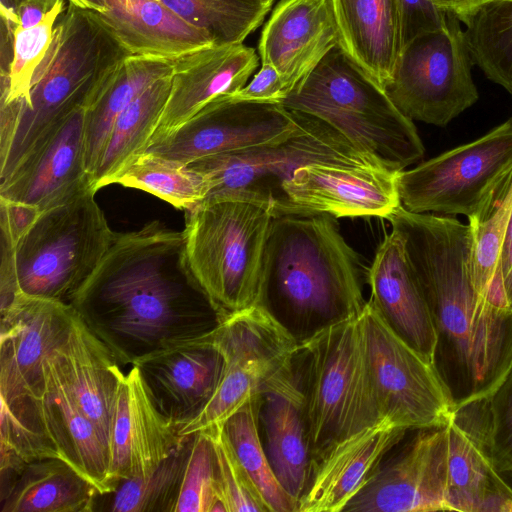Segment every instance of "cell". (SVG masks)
<instances>
[{"label":"cell","mask_w":512,"mask_h":512,"mask_svg":"<svg viewBox=\"0 0 512 512\" xmlns=\"http://www.w3.org/2000/svg\"><path fill=\"white\" fill-rule=\"evenodd\" d=\"M70 305L120 365L201 337L223 320L191 270L183 231L159 221L115 233Z\"/></svg>","instance_id":"1"},{"label":"cell","mask_w":512,"mask_h":512,"mask_svg":"<svg viewBox=\"0 0 512 512\" xmlns=\"http://www.w3.org/2000/svg\"><path fill=\"white\" fill-rule=\"evenodd\" d=\"M387 220L427 303L436 333L432 365L454 409L491 395L512 374V311L475 290L471 226L402 205Z\"/></svg>","instance_id":"2"},{"label":"cell","mask_w":512,"mask_h":512,"mask_svg":"<svg viewBox=\"0 0 512 512\" xmlns=\"http://www.w3.org/2000/svg\"><path fill=\"white\" fill-rule=\"evenodd\" d=\"M335 219L329 214L273 217L261 262L258 305L279 320L316 331L361 314L367 301L360 262Z\"/></svg>","instance_id":"3"},{"label":"cell","mask_w":512,"mask_h":512,"mask_svg":"<svg viewBox=\"0 0 512 512\" xmlns=\"http://www.w3.org/2000/svg\"><path fill=\"white\" fill-rule=\"evenodd\" d=\"M128 56L86 10L68 3L33 74L29 103L0 100L14 119L10 144L0 155V181L11 175L54 125L76 109L92 106Z\"/></svg>","instance_id":"4"},{"label":"cell","mask_w":512,"mask_h":512,"mask_svg":"<svg viewBox=\"0 0 512 512\" xmlns=\"http://www.w3.org/2000/svg\"><path fill=\"white\" fill-rule=\"evenodd\" d=\"M280 105L330 124L391 171L405 170L424 155L413 120L339 45Z\"/></svg>","instance_id":"5"},{"label":"cell","mask_w":512,"mask_h":512,"mask_svg":"<svg viewBox=\"0 0 512 512\" xmlns=\"http://www.w3.org/2000/svg\"><path fill=\"white\" fill-rule=\"evenodd\" d=\"M305 359V413L311 464L382 417L360 315L321 327L299 341ZM310 464V467H311Z\"/></svg>","instance_id":"6"},{"label":"cell","mask_w":512,"mask_h":512,"mask_svg":"<svg viewBox=\"0 0 512 512\" xmlns=\"http://www.w3.org/2000/svg\"><path fill=\"white\" fill-rule=\"evenodd\" d=\"M273 217L266 205L240 198L185 211L189 265L223 319L259 303L261 262Z\"/></svg>","instance_id":"7"},{"label":"cell","mask_w":512,"mask_h":512,"mask_svg":"<svg viewBox=\"0 0 512 512\" xmlns=\"http://www.w3.org/2000/svg\"><path fill=\"white\" fill-rule=\"evenodd\" d=\"M204 337L222 356V373L212 397L179 429L180 436L223 425L246 404L298 385L293 367L299 341L266 307L232 313Z\"/></svg>","instance_id":"8"},{"label":"cell","mask_w":512,"mask_h":512,"mask_svg":"<svg viewBox=\"0 0 512 512\" xmlns=\"http://www.w3.org/2000/svg\"><path fill=\"white\" fill-rule=\"evenodd\" d=\"M89 186L43 210L15 248L19 293L70 304L99 266L115 232Z\"/></svg>","instance_id":"9"},{"label":"cell","mask_w":512,"mask_h":512,"mask_svg":"<svg viewBox=\"0 0 512 512\" xmlns=\"http://www.w3.org/2000/svg\"><path fill=\"white\" fill-rule=\"evenodd\" d=\"M298 113V128L280 141L188 163L187 166L204 174L209 181L210 190L201 203L240 198L271 209L281 184L298 167L311 163L388 169L330 124Z\"/></svg>","instance_id":"10"},{"label":"cell","mask_w":512,"mask_h":512,"mask_svg":"<svg viewBox=\"0 0 512 512\" xmlns=\"http://www.w3.org/2000/svg\"><path fill=\"white\" fill-rule=\"evenodd\" d=\"M512 179V118L482 137L398 173L401 205L480 221Z\"/></svg>","instance_id":"11"},{"label":"cell","mask_w":512,"mask_h":512,"mask_svg":"<svg viewBox=\"0 0 512 512\" xmlns=\"http://www.w3.org/2000/svg\"><path fill=\"white\" fill-rule=\"evenodd\" d=\"M459 22L447 13L444 28L415 38L401 51L384 90L413 121L446 126L479 98Z\"/></svg>","instance_id":"12"},{"label":"cell","mask_w":512,"mask_h":512,"mask_svg":"<svg viewBox=\"0 0 512 512\" xmlns=\"http://www.w3.org/2000/svg\"><path fill=\"white\" fill-rule=\"evenodd\" d=\"M360 320L382 417L405 429L447 425L454 406L433 365L397 335L369 301Z\"/></svg>","instance_id":"13"},{"label":"cell","mask_w":512,"mask_h":512,"mask_svg":"<svg viewBox=\"0 0 512 512\" xmlns=\"http://www.w3.org/2000/svg\"><path fill=\"white\" fill-rule=\"evenodd\" d=\"M348 512L448 511V424L408 429Z\"/></svg>","instance_id":"14"},{"label":"cell","mask_w":512,"mask_h":512,"mask_svg":"<svg viewBox=\"0 0 512 512\" xmlns=\"http://www.w3.org/2000/svg\"><path fill=\"white\" fill-rule=\"evenodd\" d=\"M299 120L297 111L280 104L235 101L225 94L144 152L187 165L200 158L280 141L298 128Z\"/></svg>","instance_id":"15"},{"label":"cell","mask_w":512,"mask_h":512,"mask_svg":"<svg viewBox=\"0 0 512 512\" xmlns=\"http://www.w3.org/2000/svg\"><path fill=\"white\" fill-rule=\"evenodd\" d=\"M0 314L1 405H32L44 393V360L66 338L75 310L20 293Z\"/></svg>","instance_id":"16"},{"label":"cell","mask_w":512,"mask_h":512,"mask_svg":"<svg viewBox=\"0 0 512 512\" xmlns=\"http://www.w3.org/2000/svg\"><path fill=\"white\" fill-rule=\"evenodd\" d=\"M398 173L332 163L306 164L281 184L271 211L273 216L329 214L335 218L388 219L401 206Z\"/></svg>","instance_id":"17"},{"label":"cell","mask_w":512,"mask_h":512,"mask_svg":"<svg viewBox=\"0 0 512 512\" xmlns=\"http://www.w3.org/2000/svg\"><path fill=\"white\" fill-rule=\"evenodd\" d=\"M85 120L86 108H79L54 125L11 175L0 181V198L43 211L91 186L85 160Z\"/></svg>","instance_id":"18"},{"label":"cell","mask_w":512,"mask_h":512,"mask_svg":"<svg viewBox=\"0 0 512 512\" xmlns=\"http://www.w3.org/2000/svg\"><path fill=\"white\" fill-rule=\"evenodd\" d=\"M448 429V511L512 512V479L489 446L486 397L455 408Z\"/></svg>","instance_id":"19"},{"label":"cell","mask_w":512,"mask_h":512,"mask_svg":"<svg viewBox=\"0 0 512 512\" xmlns=\"http://www.w3.org/2000/svg\"><path fill=\"white\" fill-rule=\"evenodd\" d=\"M132 366L157 410L179 431L212 397L223 359L203 335L141 357Z\"/></svg>","instance_id":"20"},{"label":"cell","mask_w":512,"mask_h":512,"mask_svg":"<svg viewBox=\"0 0 512 512\" xmlns=\"http://www.w3.org/2000/svg\"><path fill=\"white\" fill-rule=\"evenodd\" d=\"M259 62L255 49L244 43L213 44L175 58L170 92L148 146L172 133L213 99L244 87Z\"/></svg>","instance_id":"21"},{"label":"cell","mask_w":512,"mask_h":512,"mask_svg":"<svg viewBox=\"0 0 512 512\" xmlns=\"http://www.w3.org/2000/svg\"><path fill=\"white\" fill-rule=\"evenodd\" d=\"M184 438L157 410L132 366L118 388L110 426L109 474L114 489L120 480L151 473Z\"/></svg>","instance_id":"22"},{"label":"cell","mask_w":512,"mask_h":512,"mask_svg":"<svg viewBox=\"0 0 512 512\" xmlns=\"http://www.w3.org/2000/svg\"><path fill=\"white\" fill-rule=\"evenodd\" d=\"M337 45L332 0H280L262 29L258 55L276 68L290 94Z\"/></svg>","instance_id":"23"},{"label":"cell","mask_w":512,"mask_h":512,"mask_svg":"<svg viewBox=\"0 0 512 512\" xmlns=\"http://www.w3.org/2000/svg\"><path fill=\"white\" fill-rule=\"evenodd\" d=\"M407 430L384 417L332 446L311 464L297 512L344 511Z\"/></svg>","instance_id":"24"},{"label":"cell","mask_w":512,"mask_h":512,"mask_svg":"<svg viewBox=\"0 0 512 512\" xmlns=\"http://www.w3.org/2000/svg\"><path fill=\"white\" fill-rule=\"evenodd\" d=\"M369 302L391 329L432 364L436 333L408 262L401 236L391 229L368 270Z\"/></svg>","instance_id":"25"},{"label":"cell","mask_w":512,"mask_h":512,"mask_svg":"<svg viewBox=\"0 0 512 512\" xmlns=\"http://www.w3.org/2000/svg\"><path fill=\"white\" fill-rule=\"evenodd\" d=\"M49 361L81 411L108 441L118 388L125 376L112 352L75 314L66 338L51 352Z\"/></svg>","instance_id":"26"},{"label":"cell","mask_w":512,"mask_h":512,"mask_svg":"<svg viewBox=\"0 0 512 512\" xmlns=\"http://www.w3.org/2000/svg\"><path fill=\"white\" fill-rule=\"evenodd\" d=\"M86 11L130 56L175 59L214 44L161 1L110 0L104 12Z\"/></svg>","instance_id":"27"},{"label":"cell","mask_w":512,"mask_h":512,"mask_svg":"<svg viewBox=\"0 0 512 512\" xmlns=\"http://www.w3.org/2000/svg\"><path fill=\"white\" fill-rule=\"evenodd\" d=\"M43 371L41 416L58 457L93 483L101 494L113 491L107 439L81 411L52 367L49 355L44 360Z\"/></svg>","instance_id":"28"},{"label":"cell","mask_w":512,"mask_h":512,"mask_svg":"<svg viewBox=\"0 0 512 512\" xmlns=\"http://www.w3.org/2000/svg\"><path fill=\"white\" fill-rule=\"evenodd\" d=\"M339 46L381 88L391 80L402 45L397 0H332Z\"/></svg>","instance_id":"29"},{"label":"cell","mask_w":512,"mask_h":512,"mask_svg":"<svg viewBox=\"0 0 512 512\" xmlns=\"http://www.w3.org/2000/svg\"><path fill=\"white\" fill-rule=\"evenodd\" d=\"M260 419L266 436V453L286 492L297 502L310 473V449L305 398L299 385L265 395Z\"/></svg>","instance_id":"30"},{"label":"cell","mask_w":512,"mask_h":512,"mask_svg":"<svg viewBox=\"0 0 512 512\" xmlns=\"http://www.w3.org/2000/svg\"><path fill=\"white\" fill-rule=\"evenodd\" d=\"M100 492L59 458L26 464L1 494V512H93Z\"/></svg>","instance_id":"31"},{"label":"cell","mask_w":512,"mask_h":512,"mask_svg":"<svg viewBox=\"0 0 512 512\" xmlns=\"http://www.w3.org/2000/svg\"><path fill=\"white\" fill-rule=\"evenodd\" d=\"M173 60L128 56L115 80L86 109L85 160L90 178L117 117L152 83L172 74Z\"/></svg>","instance_id":"32"},{"label":"cell","mask_w":512,"mask_h":512,"mask_svg":"<svg viewBox=\"0 0 512 512\" xmlns=\"http://www.w3.org/2000/svg\"><path fill=\"white\" fill-rule=\"evenodd\" d=\"M171 75L152 83L117 117L91 176L95 190L104 187L126 162L146 150L164 110Z\"/></svg>","instance_id":"33"},{"label":"cell","mask_w":512,"mask_h":512,"mask_svg":"<svg viewBox=\"0 0 512 512\" xmlns=\"http://www.w3.org/2000/svg\"><path fill=\"white\" fill-rule=\"evenodd\" d=\"M146 191L181 210L199 205L207 196V177L187 165L141 153L126 162L106 182Z\"/></svg>","instance_id":"34"},{"label":"cell","mask_w":512,"mask_h":512,"mask_svg":"<svg viewBox=\"0 0 512 512\" xmlns=\"http://www.w3.org/2000/svg\"><path fill=\"white\" fill-rule=\"evenodd\" d=\"M191 437L185 436L151 473L120 480L113 491L100 493L94 511L175 512Z\"/></svg>","instance_id":"35"},{"label":"cell","mask_w":512,"mask_h":512,"mask_svg":"<svg viewBox=\"0 0 512 512\" xmlns=\"http://www.w3.org/2000/svg\"><path fill=\"white\" fill-rule=\"evenodd\" d=\"M462 22L472 62L512 95V0L488 3Z\"/></svg>","instance_id":"36"},{"label":"cell","mask_w":512,"mask_h":512,"mask_svg":"<svg viewBox=\"0 0 512 512\" xmlns=\"http://www.w3.org/2000/svg\"><path fill=\"white\" fill-rule=\"evenodd\" d=\"M262 400H255L229 417L222 425L238 460L261 492L270 512H297L298 502L277 479L259 437Z\"/></svg>","instance_id":"37"},{"label":"cell","mask_w":512,"mask_h":512,"mask_svg":"<svg viewBox=\"0 0 512 512\" xmlns=\"http://www.w3.org/2000/svg\"><path fill=\"white\" fill-rule=\"evenodd\" d=\"M215 45L244 43L263 23L272 5L262 0H160Z\"/></svg>","instance_id":"38"},{"label":"cell","mask_w":512,"mask_h":512,"mask_svg":"<svg viewBox=\"0 0 512 512\" xmlns=\"http://www.w3.org/2000/svg\"><path fill=\"white\" fill-rule=\"evenodd\" d=\"M67 5L66 0H57L37 26L28 29L16 26L9 70L0 75L1 100L20 99L23 105L29 103L33 74L52 42L56 22Z\"/></svg>","instance_id":"39"},{"label":"cell","mask_w":512,"mask_h":512,"mask_svg":"<svg viewBox=\"0 0 512 512\" xmlns=\"http://www.w3.org/2000/svg\"><path fill=\"white\" fill-rule=\"evenodd\" d=\"M191 435L175 512H226L211 440L204 431Z\"/></svg>","instance_id":"40"},{"label":"cell","mask_w":512,"mask_h":512,"mask_svg":"<svg viewBox=\"0 0 512 512\" xmlns=\"http://www.w3.org/2000/svg\"><path fill=\"white\" fill-rule=\"evenodd\" d=\"M204 432L209 436L213 446L217 481L225 511L270 512L261 492L238 460L222 425L211 427Z\"/></svg>","instance_id":"41"},{"label":"cell","mask_w":512,"mask_h":512,"mask_svg":"<svg viewBox=\"0 0 512 512\" xmlns=\"http://www.w3.org/2000/svg\"><path fill=\"white\" fill-rule=\"evenodd\" d=\"M512 211V179L488 215L480 221H468L473 231L472 277L475 290L487 293L500 262L502 245Z\"/></svg>","instance_id":"42"},{"label":"cell","mask_w":512,"mask_h":512,"mask_svg":"<svg viewBox=\"0 0 512 512\" xmlns=\"http://www.w3.org/2000/svg\"><path fill=\"white\" fill-rule=\"evenodd\" d=\"M486 400L490 450L498 468L512 479V374Z\"/></svg>","instance_id":"43"},{"label":"cell","mask_w":512,"mask_h":512,"mask_svg":"<svg viewBox=\"0 0 512 512\" xmlns=\"http://www.w3.org/2000/svg\"><path fill=\"white\" fill-rule=\"evenodd\" d=\"M402 49L415 38L445 27L447 13L434 0H397ZM402 51V50H401Z\"/></svg>","instance_id":"44"},{"label":"cell","mask_w":512,"mask_h":512,"mask_svg":"<svg viewBox=\"0 0 512 512\" xmlns=\"http://www.w3.org/2000/svg\"><path fill=\"white\" fill-rule=\"evenodd\" d=\"M227 95L235 101L281 104L289 92L276 68L263 63L244 87Z\"/></svg>","instance_id":"45"},{"label":"cell","mask_w":512,"mask_h":512,"mask_svg":"<svg viewBox=\"0 0 512 512\" xmlns=\"http://www.w3.org/2000/svg\"><path fill=\"white\" fill-rule=\"evenodd\" d=\"M42 210L34 205L0 198V230L15 245L34 225Z\"/></svg>","instance_id":"46"},{"label":"cell","mask_w":512,"mask_h":512,"mask_svg":"<svg viewBox=\"0 0 512 512\" xmlns=\"http://www.w3.org/2000/svg\"><path fill=\"white\" fill-rule=\"evenodd\" d=\"M496 0H434L445 13L455 15L462 22L480 7Z\"/></svg>","instance_id":"47"},{"label":"cell","mask_w":512,"mask_h":512,"mask_svg":"<svg viewBox=\"0 0 512 512\" xmlns=\"http://www.w3.org/2000/svg\"><path fill=\"white\" fill-rule=\"evenodd\" d=\"M46 10L39 4L23 2L17 9L19 26L28 29L37 26L44 18Z\"/></svg>","instance_id":"48"},{"label":"cell","mask_w":512,"mask_h":512,"mask_svg":"<svg viewBox=\"0 0 512 512\" xmlns=\"http://www.w3.org/2000/svg\"><path fill=\"white\" fill-rule=\"evenodd\" d=\"M1 18L18 23L17 9L23 2H33L42 6L46 11L50 10L57 0H0Z\"/></svg>","instance_id":"49"},{"label":"cell","mask_w":512,"mask_h":512,"mask_svg":"<svg viewBox=\"0 0 512 512\" xmlns=\"http://www.w3.org/2000/svg\"><path fill=\"white\" fill-rule=\"evenodd\" d=\"M500 265L504 278L512 269V211L502 245Z\"/></svg>","instance_id":"50"},{"label":"cell","mask_w":512,"mask_h":512,"mask_svg":"<svg viewBox=\"0 0 512 512\" xmlns=\"http://www.w3.org/2000/svg\"><path fill=\"white\" fill-rule=\"evenodd\" d=\"M68 3L83 10L104 12L110 0H66Z\"/></svg>","instance_id":"51"},{"label":"cell","mask_w":512,"mask_h":512,"mask_svg":"<svg viewBox=\"0 0 512 512\" xmlns=\"http://www.w3.org/2000/svg\"><path fill=\"white\" fill-rule=\"evenodd\" d=\"M503 288L507 307L512 311V269L503 278Z\"/></svg>","instance_id":"52"},{"label":"cell","mask_w":512,"mask_h":512,"mask_svg":"<svg viewBox=\"0 0 512 512\" xmlns=\"http://www.w3.org/2000/svg\"><path fill=\"white\" fill-rule=\"evenodd\" d=\"M265 3H268L270 5H273L276 0H262Z\"/></svg>","instance_id":"53"},{"label":"cell","mask_w":512,"mask_h":512,"mask_svg":"<svg viewBox=\"0 0 512 512\" xmlns=\"http://www.w3.org/2000/svg\"><path fill=\"white\" fill-rule=\"evenodd\" d=\"M157 1H160V0H157Z\"/></svg>","instance_id":"54"}]
</instances>
